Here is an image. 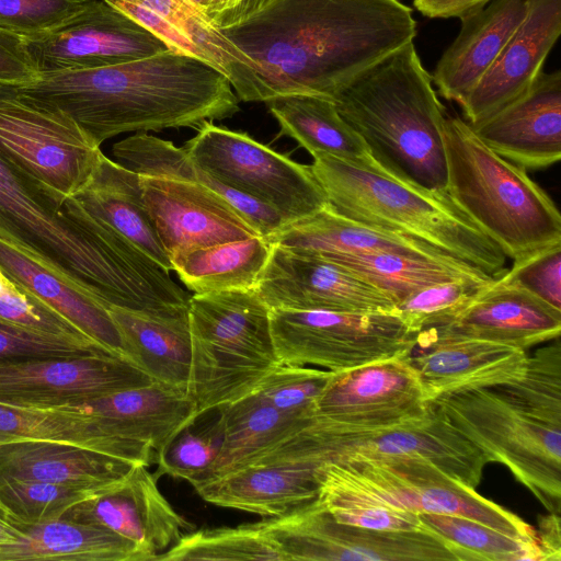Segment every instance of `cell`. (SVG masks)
<instances>
[{"instance_id": "cell-1", "label": "cell", "mask_w": 561, "mask_h": 561, "mask_svg": "<svg viewBox=\"0 0 561 561\" xmlns=\"http://www.w3.org/2000/svg\"><path fill=\"white\" fill-rule=\"evenodd\" d=\"M210 23L275 98L332 101L417 32L413 10L400 0H234Z\"/></svg>"}, {"instance_id": "cell-2", "label": "cell", "mask_w": 561, "mask_h": 561, "mask_svg": "<svg viewBox=\"0 0 561 561\" xmlns=\"http://www.w3.org/2000/svg\"><path fill=\"white\" fill-rule=\"evenodd\" d=\"M0 238L107 309L163 314L188 307L170 272L73 199L61 203L0 156Z\"/></svg>"}, {"instance_id": "cell-3", "label": "cell", "mask_w": 561, "mask_h": 561, "mask_svg": "<svg viewBox=\"0 0 561 561\" xmlns=\"http://www.w3.org/2000/svg\"><path fill=\"white\" fill-rule=\"evenodd\" d=\"M15 96L67 115L99 147L119 134L198 128L240 111L226 76L173 50L98 69L39 73L16 87Z\"/></svg>"}, {"instance_id": "cell-4", "label": "cell", "mask_w": 561, "mask_h": 561, "mask_svg": "<svg viewBox=\"0 0 561 561\" xmlns=\"http://www.w3.org/2000/svg\"><path fill=\"white\" fill-rule=\"evenodd\" d=\"M434 404L491 462L506 466L548 512L561 508V345L528 358L510 381L448 393Z\"/></svg>"}, {"instance_id": "cell-5", "label": "cell", "mask_w": 561, "mask_h": 561, "mask_svg": "<svg viewBox=\"0 0 561 561\" xmlns=\"http://www.w3.org/2000/svg\"><path fill=\"white\" fill-rule=\"evenodd\" d=\"M334 103L381 173L447 193L446 108L413 42L357 78Z\"/></svg>"}, {"instance_id": "cell-6", "label": "cell", "mask_w": 561, "mask_h": 561, "mask_svg": "<svg viewBox=\"0 0 561 561\" xmlns=\"http://www.w3.org/2000/svg\"><path fill=\"white\" fill-rule=\"evenodd\" d=\"M310 167L328 204L339 214L425 241L493 278L505 272L506 255L448 193L431 192L329 154L313 156Z\"/></svg>"}, {"instance_id": "cell-7", "label": "cell", "mask_w": 561, "mask_h": 561, "mask_svg": "<svg viewBox=\"0 0 561 561\" xmlns=\"http://www.w3.org/2000/svg\"><path fill=\"white\" fill-rule=\"evenodd\" d=\"M444 145L449 197L507 259L561 243L560 211L525 169L490 149L459 115H447Z\"/></svg>"}, {"instance_id": "cell-8", "label": "cell", "mask_w": 561, "mask_h": 561, "mask_svg": "<svg viewBox=\"0 0 561 561\" xmlns=\"http://www.w3.org/2000/svg\"><path fill=\"white\" fill-rule=\"evenodd\" d=\"M188 321L186 391L198 416L249 394L282 364L270 308L254 289L194 294L188 300Z\"/></svg>"}, {"instance_id": "cell-9", "label": "cell", "mask_w": 561, "mask_h": 561, "mask_svg": "<svg viewBox=\"0 0 561 561\" xmlns=\"http://www.w3.org/2000/svg\"><path fill=\"white\" fill-rule=\"evenodd\" d=\"M319 480L415 514L462 516L513 537L537 541L536 529L520 517L422 458L350 457L327 461L319 467Z\"/></svg>"}, {"instance_id": "cell-10", "label": "cell", "mask_w": 561, "mask_h": 561, "mask_svg": "<svg viewBox=\"0 0 561 561\" xmlns=\"http://www.w3.org/2000/svg\"><path fill=\"white\" fill-rule=\"evenodd\" d=\"M280 448L288 457L320 462L350 457L422 458L473 489L479 485L485 465L491 462L432 403L424 417L388 428L350 431L312 421L287 437Z\"/></svg>"}, {"instance_id": "cell-11", "label": "cell", "mask_w": 561, "mask_h": 561, "mask_svg": "<svg viewBox=\"0 0 561 561\" xmlns=\"http://www.w3.org/2000/svg\"><path fill=\"white\" fill-rule=\"evenodd\" d=\"M184 149L203 172L271 207L288 224L328 205L310 165L272 150L245 133L207 121Z\"/></svg>"}, {"instance_id": "cell-12", "label": "cell", "mask_w": 561, "mask_h": 561, "mask_svg": "<svg viewBox=\"0 0 561 561\" xmlns=\"http://www.w3.org/2000/svg\"><path fill=\"white\" fill-rule=\"evenodd\" d=\"M270 321L283 364L331 371L409 355L417 343L396 312L270 309Z\"/></svg>"}, {"instance_id": "cell-13", "label": "cell", "mask_w": 561, "mask_h": 561, "mask_svg": "<svg viewBox=\"0 0 561 561\" xmlns=\"http://www.w3.org/2000/svg\"><path fill=\"white\" fill-rule=\"evenodd\" d=\"M255 526L284 561H438L455 560L431 530H377L337 522L317 501Z\"/></svg>"}, {"instance_id": "cell-14", "label": "cell", "mask_w": 561, "mask_h": 561, "mask_svg": "<svg viewBox=\"0 0 561 561\" xmlns=\"http://www.w3.org/2000/svg\"><path fill=\"white\" fill-rule=\"evenodd\" d=\"M102 151L67 115L12 95L0 103V156L64 203L90 180Z\"/></svg>"}, {"instance_id": "cell-15", "label": "cell", "mask_w": 561, "mask_h": 561, "mask_svg": "<svg viewBox=\"0 0 561 561\" xmlns=\"http://www.w3.org/2000/svg\"><path fill=\"white\" fill-rule=\"evenodd\" d=\"M409 355L332 371L314 403L313 421L350 431L388 428L430 411Z\"/></svg>"}, {"instance_id": "cell-16", "label": "cell", "mask_w": 561, "mask_h": 561, "mask_svg": "<svg viewBox=\"0 0 561 561\" xmlns=\"http://www.w3.org/2000/svg\"><path fill=\"white\" fill-rule=\"evenodd\" d=\"M154 380L113 353L0 359V403L55 408L146 386Z\"/></svg>"}, {"instance_id": "cell-17", "label": "cell", "mask_w": 561, "mask_h": 561, "mask_svg": "<svg viewBox=\"0 0 561 561\" xmlns=\"http://www.w3.org/2000/svg\"><path fill=\"white\" fill-rule=\"evenodd\" d=\"M25 46L38 75L98 69L171 50L104 0H89L64 24L25 38Z\"/></svg>"}, {"instance_id": "cell-18", "label": "cell", "mask_w": 561, "mask_h": 561, "mask_svg": "<svg viewBox=\"0 0 561 561\" xmlns=\"http://www.w3.org/2000/svg\"><path fill=\"white\" fill-rule=\"evenodd\" d=\"M253 289L270 309L396 312L398 304L336 263L275 243Z\"/></svg>"}, {"instance_id": "cell-19", "label": "cell", "mask_w": 561, "mask_h": 561, "mask_svg": "<svg viewBox=\"0 0 561 561\" xmlns=\"http://www.w3.org/2000/svg\"><path fill=\"white\" fill-rule=\"evenodd\" d=\"M139 181L169 259L260 236L221 195L197 181L154 175H139Z\"/></svg>"}, {"instance_id": "cell-20", "label": "cell", "mask_w": 561, "mask_h": 561, "mask_svg": "<svg viewBox=\"0 0 561 561\" xmlns=\"http://www.w3.org/2000/svg\"><path fill=\"white\" fill-rule=\"evenodd\" d=\"M179 54L196 58L227 77L238 99L275 98L254 64L186 0H104Z\"/></svg>"}, {"instance_id": "cell-21", "label": "cell", "mask_w": 561, "mask_h": 561, "mask_svg": "<svg viewBox=\"0 0 561 561\" xmlns=\"http://www.w3.org/2000/svg\"><path fill=\"white\" fill-rule=\"evenodd\" d=\"M158 477L134 465L118 482L72 507L62 518L107 528L130 540L145 561L174 546L195 525L165 500Z\"/></svg>"}, {"instance_id": "cell-22", "label": "cell", "mask_w": 561, "mask_h": 561, "mask_svg": "<svg viewBox=\"0 0 561 561\" xmlns=\"http://www.w3.org/2000/svg\"><path fill=\"white\" fill-rule=\"evenodd\" d=\"M494 152L527 170L561 159V71H540L520 96L470 125Z\"/></svg>"}, {"instance_id": "cell-23", "label": "cell", "mask_w": 561, "mask_h": 561, "mask_svg": "<svg viewBox=\"0 0 561 561\" xmlns=\"http://www.w3.org/2000/svg\"><path fill=\"white\" fill-rule=\"evenodd\" d=\"M561 309L495 278L451 322L420 332L415 347L439 340L472 339L526 350L556 340Z\"/></svg>"}, {"instance_id": "cell-24", "label": "cell", "mask_w": 561, "mask_h": 561, "mask_svg": "<svg viewBox=\"0 0 561 561\" xmlns=\"http://www.w3.org/2000/svg\"><path fill=\"white\" fill-rule=\"evenodd\" d=\"M561 34V0H527L526 14L460 106L474 125L524 94Z\"/></svg>"}, {"instance_id": "cell-25", "label": "cell", "mask_w": 561, "mask_h": 561, "mask_svg": "<svg viewBox=\"0 0 561 561\" xmlns=\"http://www.w3.org/2000/svg\"><path fill=\"white\" fill-rule=\"evenodd\" d=\"M321 465L309 459L252 462L194 489L214 505L277 517L318 500Z\"/></svg>"}, {"instance_id": "cell-26", "label": "cell", "mask_w": 561, "mask_h": 561, "mask_svg": "<svg viewBox=\"0 0 561 561\" xmlns=\"http://www.w3.org/2000/svg\"><path fill=\"white\" fill-rule=\"evenodd\" d=\"M410 354V363L430 403L438 397L490 386L523 376L525 350L472 339L433 341Z\"/></svg>"}, {"instance_id": "cell-27", "label": "cell", "mask_w": 561, "mask_h": 561, "mask_svg": "<svg viewBox=\"0 0 561 561\" xmlns=\"http://www.w3.org/2000/svg\"><path fill=\"white\" fill-rule=\"evenodd\" d=\"M527 0H492L460 18L457 37L432 76L440 96L461 106L523 21Z\"/></svg>"}, {"instance_id": "cell-28", "label": "cell", "mask_w": 561, "mask_h": 561, "mask_svg": "<svg viewBox=\"0 0 561 561\" xmlns=\"http://www.w3.org/2000/svg\"><path fill=\"white\" fill-rule=\"evenodd\" d=\"M266 239L293 252L317 257L331 254L397 253L458 260L420 239L345 217L329 204L311 216L285 225Z\"/></svg>"}, {"instance_id": "cell-29", "label": "cell", "mask_w": 561, "mask_h": 561, "mask_svg": "<svg viewBox=\"0 0 561 561\" xmlns=\"http://www.w3.org/2000/svg\"><path fill=\"white\" fill-rule=\"evenodd\" d=\"M133 466L69 444L31 439L0 444V482L34 480L103 491L121 481Z\"/></svg>"}, {"instance_id": "cell-30", "label": "cell", "mask_w": 561, "mask_h": 561, "mask_svg": "<svg viewBox=\"0 0 561 561\" xmlns=\"http://www.w3.org/2000/svg\"><path fill=\"white\" fill-rule=\"evenodd\" d=\"M167 271L172 265L146 206L139 174L101 153L89 182L70 196Z\"/></svg>"}, {"instance_id": "cell-31", "label": "cell", "mask_w": 561, "mask_h": 561, "mask_svg": "<svg viewBox=\"0 0 561 561\" xmlns=\"http://www.w3.org/2000/svg\"><path fill=\"white\" fill-rule=\"evenodd\" d=\"M127 358L154 381L186 389L191 370L188 309L152 314L108 309Z\"/></svg>"}, {"instance_id": "cell-32", "label": "cell", "mask_w": 561, "mask_h": 561, "mask_svg": "<svg viewBox=\"0 0 561 561\" xmlns=\"http://www.w3.org/2000/svg\"><path fill=\"white\" fill-rule=\"evenodd\" d=\"M22 523V522H21ZM145 561L137 547L101 526L69 518L24 524L0 545V561Z\"/></svg>"}, {"instance_id": "cell-33", "label": "cell", "mask_w": 561, "mask_h": 561, "mask_svg": "<svg viewBox=\"0 0 561 561\" xmlns=\"http://www.w3.org/2000/svg\"><path fill=\"white\" fill-rule=\"evenodd\" d=\"M0 268L15 284L65 317L84 335L127 358L108 309L0 238Z\"/></svg>"}, {"instance_id": "cell-34", "label": "cell", "mask_w": 561, "mask_h": 561, "mask_svg": "<svg viewBox=\"0 0 561 561\" xmlns=\"http://www.w3.org/2000/svg\"><path fill=\"white\" fill-rule=\"evenodd\" d=\"M115 161L139 175L180 178L197 181L221 195L260 236L268 238L288 222L274 209L221 184L198 169L184 147L174 146L147 133L124 138L112 148Z\"/></svg>"}, {"instance_id": "cell-35", "label": "cell", "mask_w": 561, "mask_h": 561, "mask_svg": "<svg viewBox=\"0 0 561 561\" xmlns=\"http://www.w3.org/2000/svg\"><path fill=\"white\" fill-rule=\"evenodd\" d=\"M279 135L295 139L312 157L329 154L380 172L360 136L342 118L334 101L317 95H286L265 102Z\"/></svg>"}, {"instance_id": "cell-36", "label": "cell", "mask_w": 561, "mask_h": 561, "mask_svg": "<svg viewBox=\"0 0 561 561\" xmlns=\"http://www.w3.org/2000/svg\"><path fill=\"white\" fill-rule=\"evenodd\" d=\"M218 409L224 444L215 462L193 486L252 462L313 421L277 410L256 390Z\"/></svg>"}, {"instance_id": "cell-37", "label": "cell", "mask_w": 561, "mask_h": 561, "mask_svg": "<svg viewBox=\"0 0 561 561\" xmlns=\"http://www.w3.org/2000/svg\"><path fill=\"white\" fill-rule=\"evenodd\" d=\"M272 249L256 236L199 248L170 259L172 271L194 294L253 289Z\"/></svg>"}, {"instance_id": "cell-38", "label": "cell", "mask_w": 561, "mask_h": 561, "mask_svg": "<svg viewBox=\"0 0 561 561\" xmlns=\"http://www.w3.org/2000/svg\"><path fill=\"white\" fill-rule=\"evenodd\" d=\"M388 293L398 302L411 293L436 283L456 279H491L461 260H436L397 253L331 254L323 257Z\"/></svg>"}, {"instance_id": "cell-39", "label": "cell", "mask_w": 561, "mask_h": 561, "mask_svg": "<svg viewBox=\"0 0 561 561\" xmlns=\"http://www.w3.org/2000/svg\"><path fill=\"white\" fill-rule=\"evenodd\" d=\"M419 517L457 561H541L537 541L513 537L462 516L422 513Z\"/></svg>"}, {"instance_id": "cell-40", "label": "cell", "mask_w": 561, "mask_h": 561, "mask_svg": "<svg viewBox=\"0 0 561 561\" xmlns=\"http://www.w3.org/2000/svg\"><path fill=\"white\" fill-rule=\"evenodd\" d=\"M157 561H284L255 524L239 527L194 529L157 556Z\"/></svg>"}, {"instance_id": "cell-41", "label": "cell", "mask_w": 561, "mask_h": 561, "mask_svg": "<svg viewBox=\"0 0 561 561\" xmlns=\"http://www.w3.org/2000/svg\"><path fill=\"white\" fill-rule=\"evenodd\" d=\"M224 444V424L218 415L204 424L196 425V419L176 431L158 450L157 477L168 474L198 482L215 462Z\"/></svg>"}, {"instance_id": "cell-42", "label": "cell", "mask_w": 561, "mask_h": 561, "mask_svg": "<svg viewBox=\"0 0 561 561\" xmlns=\"http://www.w3.org/2000/svg\"><path fill=\"white\" fill-rule=\"evenodd\" d=\"M493 279L456 278L425 286L401 299L396 313L416 334L446 325Z\"/></svg>"}, {"instance_id": "cell-43", "label": "cell", "mask_w": 561, "mask_h": 561, "mask_svg": "<svg viewBox=\"0 0 561 561\" xmlns=\"http://www.w3.org/2000/svg\"><path fill=\"white\" fill-rule=\"evenodd\" d=\"M101 492L77 484L34 480L12 479L0 482V501L24 524L62 518L77 504Z\"/></svg>"}, {"instance_id": "cell-44", "label": "cell", "mask_w": 561, "mask_h": 561, "mask_svg": "<svg viewBox=\"0 0 561 561\" xmlns=\"http://www.w3.org/2000/svg\"><path fill=\"white\" fill-rule=\"evenodd\" d=\"M317 502L340 523L377 530L424 529L419 514L320 483Z\"/></svg>"}, {"instance_id": "cell-45", "label": "cell", "mask_w": 561, "mask_h": 561, "mask_svg": "<svg viewBox=\"0 0 561 561\" xmlns=\"http://www.w3.org/2000/svg\"><path fill=\"white\" fill-rule=\"evenodd\" d=\"M331 373L282 363L254 390L277 410L313 420L316 400Z\"/></svg>"}, {"instance_id": "cell-46", "label": "cell", "mask_w": 561, "mask_h": 561, "mask_svg": "<svg viewBox=\"0 0 561 561\" xmlns=\"http://www.w3.org/2000/svg\"><path fill=\"white\" fill-rule=\"evenodd\" d=\"M98 353L116 354L88 337L42 332L0 319V359L82 356Z\"/></svg>"}, {"instance_id": "cell-47", "label": "cell", "mask_w": 561, "mask_h": 561, "mask_svg": "<svg viewBox=\"0 0 561 561\" xmlns=\"http://www.w3.org/2000/svg\"><path fill=\"white\" fill-rule=\"evenodd\" d=\"M495 280L529 291L561 309V243L552 244L516 260Z\"/></svg>"}, {"instance_id": "cell-48", "label": "cell", "mask_w": 561, "mask_h": 561, "mask_svg": "<svg viewBox=\"0 0 561 561\" xmlns=\"http://www.w3.org/2000/svg\"><path fill=\"white\" fill-rule=\"evenodd\" d=\"M89 0H0V30L24 38L45 34L79 13Z\"/></svg>"}, {"instance_id": "cell-49", "label": "cell", "mask_w": 561, "mask_h": 561, "mask_svg": "<svg viewBox=\"0 0 561 561\" xmlns=\"http://www.w3.org/2000/svg\"><path fill=\"white\" fill-rule=\"evenodd\" d=\"M0 319L42 332L88 337L65 317L18 284L0 296Z\"/></svg>"}, {"instance_id": "cell-50", "label": "cell", "mask_w": 561, "mask_h": 561, "mask_svg": "<svg viewBox=\"0 0 561 561\" xmlns=\"http://www.w3.org/2000/svg\"><path fill=\"white\" fill-rule=\"evenodd\" d=\"M37 76L25 38L0 30V83L22 87L33 82Z\"/></svg>"}, {"instance_id": "cell-51", "label": "cell", "mask_w": 561, "mask_h": 561, "mask_svg": "<svg viewBox=\"0 0 561 561\" xmlns=\"http://www.w3.org/2000/svg\"><path fill=\"white\" fill-rule=\"evenodd\" d=\"M492 0H413V7L430 19L461 18Z\"/></svg>"}, {"instance_id": "cell-52", "label": "cell", "mask_w": 561, "mask_h": 561, "mask_svg": "<svg viewBox=\"0 0 561 561\" xmlns=\"http://www.w3.org/2000/svg\"><path fill=\"white\" fill-rule=\"evenodd\" d=\"M538 523L539 528L536 530V537L541 553V561H560V514L549 512V514L540 516Z\"/></svg>"}, {"instance_id": "cell-53", "label": "cell", "mask_w": 561, "mask_h": 561, "mask_svg": "<svg viewBox=\"0 0 561 561\" xmlns=\"http://www.w3.org/2000/svg\"><path fill=\"white\" fill-rule=\"evenodd\" d=\"M21 529L22 523L0 501V545L15 539Z\"/></svg>"}, {"instance_id": "cell-54", "label": "cell", "mask_w": 561, "mask_h": 561, "mask_svg": "<svg viewBox=\"0 0 561 561\" xmlns=\"http://www.w3.org/2000/svg\"><path fill=\"white\" fill-rule=\"evenodd\" d=\"M190 4H192L197 11H199L203 15H205L209 22L210 19L220 11L225 2L222 0H186Z\"/></svg>"}, {"instance_id": "cell-55", "label": "cell", "mask_w": 561, "mask_h": 561, "mask_svg": "<svg viewBox=\"0 0 561 561\" xmlns=\"http://www.w3.org/2000/svg\"><path fill=\"white\" fill-rule=\"evenodd\" d=\"M14 287L15 283L12 282L0 268V296L13 289Z\"/></svg>"}, {"instance_id": "cell-56", "label": "cell", "mask_w": 561, "mask_h": 561, "mask_svg": "<svg viewBox=\"0 0 561 561\" xmlns=\"http://www.w3.org/2000/svg\"><path fill=\"white\" fill-rule=\"evenodd\" d=\"M15 88L11 85H5L0 83V103L5 99L15 94Z\"/></svg>"}, {"instance_id": "cell-57", "label": "cell", "mask_w": 561, "mask_h": 561, "mask_svg": "<svg viewBox=\"0 0 561 561\" xmlns=\"http://www.w3.org/2000/svg\"><path fill=\"white\" fill-rule=\"evenodd\" d=\"M222 1L225 2V5H227L228 3H230V2H232V1H234V0H222ZM225 5H224V7H225Z\"/></svg>"}]
</instances>
